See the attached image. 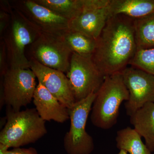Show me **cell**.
Returning <instances> with one entry per match:
<instances>
[{"mask_svg":"<svg viewBox=\"0 0 154 154\" xmlns=\"http://www.w3.org/2000/svg\"><path fill=\"white\" fill-rule=\"evenodd\" d=\"M134 22V19L123 15L110 17L96 39L92 59L104 76L122 71L135 55Z\"/></svg>","mask_w":154,"mask_h":154,"instance_id":"6da1fadb","label":"cell"},{"mask_svg":"<svg viewBox=\"0 0 154 154\" xmlns=\"http://www.w3.org/2000/svg\"><path fill=\"white\" fill-rule=\"evenodd\" d=\"M129 97L121 72L105 76L92 106V123L102 129L113 127L117 122L122 103Z\"/></svg>","mask_w":154,"mask_h":154,"instance_id":"7a4b0ae2","label":"cell"},{"mask_svg":"<svg viewBox=\"0 0 154 154\" xmlns=\"http://www.w3.org/2000/svg\"><path fill=\"white\" fill-rule=\"evenodd\" d=\"M6 124L0 133V143L20 148L36 142L47 134L45 122L36 108L14 111L7 107Z\"/></svg>","mask_w":154,"mask_h":154,"instance_id":"3957f363","label":"cell"},{"mask_svg":"<svg viewBox=\"0 0 154 154\" xmlns=\"http://www.w3.org/2000/svg\"><path fill=\"white\" fill-rule=\"evenodd\" d=\"M42 32L13 8L11 23L2 39L5 44L10 68L30 69V60L25 54L26 48L33 43Z\"/></svg>","mask_w":154,"mask_h":154,"instance_id":"277c9868","label":"cell"},{"mask_svg":"<svg viewBox=\"0 0 154 154\" xmlns=\"http://www.w3.org/2000/svg\"><path fill=\"white\" fill-rule=\"evenodd\" d=\"M1 81L0 108L4 105L14 111L30 104L37 85L30 69L10 68Z\"/></svg>","mask_w":154,"mask_h":154,"instance_id":"5b68a950","label":"cell"},{"mask_svg":"<svg viewBox=\"0 0 154 154\" xmlns=\"http://www.w3.org/2000/svg\"><path fill=\"white\" fill-rule=\"evenodd\" d=\"M96 96V94H91L69 109L70 127L63 139L67 153L90 154L94 151V140L86 131V125Z\"/></svg>","mask_w":154,"mask_h":154,"instance_id":"8992f818","label":"cell"},{"mask_svg":"<svg viewBox=\"0 0 154 154\" xmlns=\"http://www.w3.org/2000/svg\"><path fill=\"white\" fill-rule=\"evenodd\" d=\"M28 48L30 59L64 73L68 72L73 52L62 33L42 32Z\"/></svg>","mask_w":154,"mask_h":154,"instance_id":"52a82bcc","label":"cell"},{"mask_svg":"<svg viewBox=\"0 0 154 154\" xmlns=\"http://www.w3.org/2000/svg\"><path fill=\"white\" fill-rule=\"evenodd\" d=\"M66 76L76 102L96 94L105 78L94 63L92 55H81L75 53L72 54Z\"/></svg>","mask_w":154,"mask_h":154,"instance_id":"ba28073f","label":"cell"},{"mask_svg":"<svg viewBox=\"0 0 154 154\" xmlns=\"http://www.w3.org/2000/svg\"><path fill=\"white\" fill-rule=\"evenodd\" d=\"M121 72L129 94L125 107L131 116L146 103H154V75L132 66Z\"/></svg>","mask_w":154,"mask_h":154,"instance_id":"9c48e42d","label":"cell"},{"mask_svg":"<svg viewBox=\"0 0 154 154\" xmlns=\"http://www.w3.org/2000/svg\"><path fill=\"white\" fill-rule=\"evenodd\" d=\"M14 8L40 28L43 32L62 33L69 28V21L55 14L35 0L11 1Z\"/></svg>","mask_w":154,"mask_h":154,"instance_id":"30bf717a","label":"cell"},{"mask_svg":"<svg viewBox=\"0 0 154 154\" xmlns=\"http://www.w3.org/2000/svg\"><path fill=\"white\" fill-rule=\"evenodd\" d=\"M30 60V69L38 80L61 104L68 109L76 102L70 84L63 72L42 65L36 61Z\"/></svg>","mask_w":154,"mask_h":154,"instance_id":"8fae6325","label":"cell"},{"mask_svg":"<svg viewBox=\"0 0 154 154\" xmlns=\"http://www.w3.org/2000/svg\"><path fill=\"white\" fill-rule=\"evenodd\" d=\"M33 100L35 108L45 121L53 120L63 123L69 119V109L40 83L37 85Z\"/></svg>","mask_w":154,"mask_h":154,"instance_id":"7c38bea8","label":"cell"},{"mask_svg":"<svg viewBox=\"0 0 154 154\" xmlns=\"http://www.w3.org/2000/svg\"><path fill=\"white\" fill-rule=\"evenodd\" d=\"M55 14L72 20L84 11L107 7L110 0H35Z\"/></svg>","mask_w":154,"mask_h":154,"instance_id":"4fadbf2b","label":"cell"},{"mask_svg":"<svg viewBox=\"0 0 154 154\" xmlns=\"http://www.w3.org/2000/svg\"><path fill=\"white\" fill-rule=\"evenodd\" d=\"M109 18L107 7L84 11L69 22V28L97 39Z\"/></svg>","mask_w":154,"mask_h":154,"instance_id":"5bb4252c","label":"cell"},{"mask_svg":"<svg viewBox=\"0 0 154 154\" xmlns=\"http://www.w3.org/2000/svg\"><path fill=\"white\" fill-rule=\"evenodd\" d=\"M109 17L123 15L136 19L154 13V0H110Z\"/></svg>","mask_w":154,"mask_h":154,"instance_id":"9a60e30c","label":"cell"},{"mask_svg":"<svg viewBox=\"0 0 154 154\" xmlns=\"http://www.w3.org/2000/svg\"><path fill=\"white\" fill-rule=\"evenodd\" d=\"M131 124L145 141L151 152H154V103H147L130 116Z\"/></svg>","mask_w":154,"mask_h":154,"instance_id":"2e32d148","label":"cell"},{"mask_svg":"<svg viewBox=\"0 0 154 154\" xmlns=\"http://www.w3.org/2000/svg\"><path fill=\"white\" fill-rule=\"evenodd\" d=\"M141 137L134 128L127 127L117 131L116 147L119 150H124L129 154H152Z\"/></svg>","mask_w":154,"mask_h":154,"instance_id":"e0dca14e","label":"cell"},{"mask_svg":"<svg viewBox=\"0 0 154 154\" xmlns=\"http://www.w3.org/2000/svg\"><path fill=\"white\" fill-rule=\"evenodd\" d=\"M62 35L73 53L83 56L93 55L96 47V39L69 28Z\"/></svg>","mask_w":154,"mask_h":154,"instance_id":"ac0fdd59","label":"cell"},{"mask_svg":"<svg viewBox=\"0 0 154 154\" xmlns=\"http://www.w3.org/2000/svg\"><path fill=\"white\" fill-rule=\"evenodd\" d=\"M137 50L154 48V13L134 19Z\"/></svg>","mask_w":154,"mask_h":154,"instance_id":"d6986e66","label":"cell"},{"mask_svg":"<svg viewBox=\"0 0 154 154\" xmlns=\"http://www.w3.org/2000/svg\"><path fill=\"white\" fill-rule=\"evenodd\" d=\"M129 65L154 75V48L137 50Z\"/></svg>","mask_w":154,"mask_h":154,"instance_id":"ffe728a7","label":"cell"},{"mask_svg":"<svg viewBox=\"0 0 154 154\" xmlns=\"http://www.w3.org/2000/svg\"><path fill=\"white\" fill-rule=\"evenodd\" d=\"M12 6L4 5L1 7L0 11V36L1 39L8 28L11 19V12L13 10Z\"/></svg>","mask_w":154,"mask_h":154,"instance_id":"44dd1931","label":"cell"},{"mask_svg":"<svg viewBox=\"0 0 154 154\" xmlns=\"http://www.w3.org/2000/svg\"><path fill=\"white\" fill-rule=\"evenodd\" d=\"M10 69L9 66L8 53L5 42L3 39L1 40L0 43V74L1 77L4 75Z\"/></svg>","mask_w":154,"mask_h":154,"instance_id":"7402d4cb","label":"cell"},{"mask_svg":"<svg viewBox=\"0 0 154 154\" xmlns=\"http://www.w3.org/2000/svg\"><path fill=\"white\" fill-rule=\"evenodd\" d=\"M7 154H38L36 149L33 148L25 149L16 148L8 151Z\"/></svg>","mask_w":154,"mask_h":154,"instance_id":"603a6c76","label":"cell"},{"mask_svg":"<svg viewBox=\"0 0 154 154\" xmlns=\"http://www.w3.org/2000/svg\"><path fill=\"white\" fill-rule=\"evenodd\" d=\"M9 148L5 145L0 143V154H7Z\"/></svg>","mask_w":154,"mask_h":154,"instance_id":"cb8c5ba5","label":"cell"},{"mask_svg":"<svg viewBox=\"0 0 154 154\" xmlns=\"http://www.w3.org/2000/svg\"><path fill=\"white\" fill-rule=\"evenodd\" d=\"M117 154H128V152L124 150H120Z\"/></svg>","mask_w":154,"mask_h":154,"instance_id":"d4e9b609","label":"cell"},{"mask_svg":"<svg viewBox=\"0 0 154 154\" xmlns=\"http://www.w3.org/2000/svg\"></svg>","mask_w":154,"mask_h":154,"instance_id":"484cf974","label":"cell"}]
</instances>
